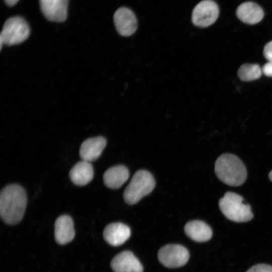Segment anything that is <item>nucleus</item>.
Here are the masks:
<instances>
[{
	"label": "nucleus",
	"mask_w": 272,
	"mask_h": 272,
	"mask_svg": "<svg viewBox=\"0 0 272 272\" xmlns=\"http://www.w3.org/2000/svg\"><path fill=\"white\" fill-rule=\"evenodd\" d=\"M219 10L217 4L212 0H203L193 9L191 20L199 27H207L214 24L219 16Z\"/></svg>",
	"instance_id": "obj_7"
},
{
	"label": "nucleus",
	"mask_w": 272,
	"mask_h": 272,
	"mask_svg": "<svg viewBox=\"0 0 272 272\" xmlns=\"http://www.w3.org/2000/svg\"><path fill=\"white\" fill-rule=\"evenodd\" d=\"M106 140L99 136L87 139L81 145L80 156L82 160L89 162L97 160L106 145Z\"/></svg>",
	"instance_id": "obj_11"
},
{
	"label": "nucleus",
	"mask_w": 272,
	"mask_h": 272,
	"mask_svg": "<svg viewBox=\"0 0 272 272\" xmlns=\"http://www.w3.org/2000/svg\"><path fill=\"white\" fill-rule=\"evenodd\" d=\"M236 15L243 23L253 25L262 19L264 12L262 8L256 4L248 2L239 6L236 10Z\"/></svg>",
	"instance_id": "obj_14"
},
{
	"label": "nucleus",
	"mask_w": 272,
	"mask_h": 272,
	"mask_svg": "<svg viewBox=\"0 0 272 272\" xmlns=\"http://www.w3.org/2000/svg\"><path fill=\"white\" fill-rule=\"evenodd\" d=\"M246 272H272V266L267 264H257Z\"/></svg>",
	"instance_id": "obj_19"
},
{
	"label": "nucleus",
	"mask_w": 272,
	"mask_h": 272,
	"mask_svg": "<svg viewBox=\"0 0 272 272\" xmlns=\"http://www.w3.org/2000/svg\"><path fill=\"white\" fill-rule=\"evenodd\" d=\"M158 258L165 266L176 268L185 265L189 258L188 250L179 244H168L159 250Z\"/></svg>",
	"instance_id": "obj_6"
},
{
	"label": "nucleus",
	"mask_w": 272,
	"mask_h": 272,
	"mask_svg": "<svg viewBox=\"0 0 272 272\" xmlns=\"http://www.w3.org/2000/svg\"><path fill=\"white\" fill-rule=\"evenodd\" d=\"M41 11L50 21L61 22L67 16L68 0H39Z\"/></svg>",
	"instance_id": "obj_9"
},
{
	"label": "nucleus",
	"mask_w": 272,
	"mask_h": 272,
	"mask_svg": "<svg viewBox=\"0 0 272 272\" xmlns=\"http://www.w3.org/2000/svg\"><path fill=\"white\" fill-rule=\"evenodd\" d=\"M262 73L266 76L272 77V62H268L261 68Z\"/></svg>",
	"instance_id": "obj_21"
},
{
	"label": "nucleus",
	"mask_w": 272,
	"mask_h": 272,
	"mask_svg": "<svg viewBox=\"0 0 272 272\" xmlns=\"http://www.w3.org/2000/svg\"><path fill=\"white\" fill-rule=\"evenodd\" d=\"M130 234V229L126 225L113 223L105 228L103 237L110 245L118 246L123 244L129 238Z\"/></svg>",
	"instance_id": "obj_12"
},
{
	"label": "nucleus",
	"mask_w": 272,
	"mask_h": 272,
	"mask_svg": "<svg viewBox=\"0 0 272 272\" xmlns=\"http://www.w3.org/2000/svg\"><path fill=\"white\" fill-rule=\"evenodd\" d=\"M93 168L90 162L82 160L77 163L69 173L71 181L78 186H84L93 179Z\"/></svg>",
	"instance_id": "obj_15"
},
{
	"label": "nucleus",
	"mask_w": 272,
	"mask_h": 272,
	"mask_svg": "<svg viewBox=\"0 0 272 272\" xmlns=\"http://www.w3.org/2000/svg\"><path fill=\"white\" fill-rule=\"evenodd\" d=\"M27 203L24 189L16 184L4 187L0 193V214L7 224L15 225L23 219Z\"/></svg>",
	"instance_id": "obj_1"
},
{
	"label": "nucleus",
	"mask_w": 272,
	"mask_h": 272,
	"mask_svg": "<svg viewBox=\"0 0 272 272\" xmlns=\"http://www.w3.org/2000/svg\"><path fill=\"white\" fill-rule=\"evenodd\" d=\"M19 0H5L7 5L13 6L16 4Z\"/></svg>",
	"instance_id": "obj_22"
},
{
	"label": "nucleus",
	"mask_w": 272,
	"mask_h": 272,
	"mask_svg": "<svg viewBox=\"0 0 272 272\" xmlns=\"http://www.w3.org/2000/svg\"><path fill=\"white\" fill-rule=\"evenodd\" d=\"M215 172L221 181L232 186L242 185L247 178L244 164L238 157L231 154H223L217 158Z\"/></svg>",
	"instance_id": "obj_2"
},
{
	"label": "nucleus",
	"mask_w": 272,
	"mask_h": 272,
	"mask_svg": "<svg viewBox=\"0 0 272 272\" xmlns=\"http://www.w3.org/2000/svg\"><path fill=\"white\" fill-rule=\"evenodd\" d=\"M114 23L117 31L123 36L132 35L138 27L137 18L129 9L121 7L114 13Z\"/></svg>",
	"instance_id": "obj_8"
},
{
	"label": "nucleus",
	"mask_w": 272,
	"mask_h": 272,
	"mask_svg": "<svg viewBox=\"0 0 272 272\" xmlns=\"http://www.w3.org/2000/svg\"><path fill=\"white\" fill-rule=\"evenodd\" d=\"M74 223L68 215L58 217L54 224V237L56 241L63 245L71 242L75 237Z\"/></svg>",
	"instance_id": "obj_13"
},
{
	"label": "nucleus",
	"mask_w": 272,
	"mask_h": 272,
	"mask_svg": "<svg viewBox=\"0 0 272 272\" xmlns=\"http://www.w3.org/2000/svg\"><path fill=\"white\" fill-rule=\"evenodd\" d=\"M30 30L26 21L20 17H11L4 24L1 35V49L3 45H13L25 41Z\"/></svg>",
	"instance_id": "obj_5"
},
{
	"label": "nucleus",
	"mask_w": 272,
	"mask_h": 272,
	"mask_svg": "<svg viewBox=\"0 0 272 272\" xmlns=\"http://www.w3.org/2000/svg\"><path fill=\"white\" fill-rule=\"evenodd\" d=\"M155 184L151 173L144 170L137 171L124 190V201L129 205L137 203L154 189Z\"/></svg>",
	"instance_id": "obj_4"
},
{
	"label": "nucleus",
	"mask_w": 272,
	"mask_h": 272,
	"mask_svg": "<svg viewBox=\"0 0 272 272\" xmlns=\"http://www.w3.org/2000/svg\"><path fill=\"white\" fill-rule=\"evenodd\" d=\"M262 73V69L257 64L245 63L241 65L238 71L239 79L245 82L257 80Z\"/></svg>",
	"instance_id": "obj_18"
},
{
	"label": "nucleus",
	"mask_w": 272,
	"mask_h": 272,
	"mask_svg": "<svg viewBox=\"0 0 272 272\" xmlns=\"http://www.w3.org/2000/svg\"><path fill=\"white\" fill-rule=\"evenodd\" d=\"M128 169L123 165H116L108 169L103 175V181L106 186L112 189L120 187L128 179Z\"/></svg>",
	"instance_id": "obj_17"
},
{
	"label": "nucleus",
	"mask_w": 272,
	"mask_h": 272,
	"mask_svg": "<svg viewBox=\"0 0 272 272\" xmlns=\"http://www.w3.org/2000/svg\"><path fill=\"white\" fill-rule=\"evenodd\" d=\"M243 198L232 192H227L219 201V208L228 219L235 222H246L253 217L250 206L242 202Z\"/></svg>",
	"instance_id": "obj_3"
},
{
	"label": "nucleus",
	"mask_w": 272,
	"mask_h": 272,
	"mask_svg": "<svg viewBox=\"0 0 272 272\" xmlns=\"http://www.w3.org/2000/svg\"><path fill=\"white\" fill-rule=\"evenodd\" d=\"M263 54L264 57L269 62H272V41L268 42L265 45Z\"/></svg>",
	"instance_id": "obj_20"
},
{
	"label": "nucleus",
	"mask_w": 272,
	"mask_h": 272,
	"mask_svg": "<svg viewBox=\"0 0 272 272\" xmlns=\"http://www.w3.org/2000/svg\"><path fill=\"white\" fill-rule=\"evenodd\" d=\"M184 231L191 239L198 242L209 240L213 235L211 228L205 222L200 220L188 222L184 227Z\"/></svg>",
	"instance_id": "obj_16"
},
{
	"label": "nucleus",
	"mask_w": 272,
	"mask_h": 272,
	"mask_svg": "<svg viewBox=\"0 0 272 272\" xmlns=\"http://www.w3.org/2000/svg\"><path fill=\"white\" fill-rule=\"evenodd\" d=\"M114 272H143L139 260L129 251H123L116 255L111 262Z\"/></svg>",
	"instance_id": "obj_10"
},
{
	"label": "nucleus",
	"mask_w": 272,
	"mask_h": 272,
	"mask_svg": "<svg viewBox=\"0 0 272 272\" xmlns=\"http://www.w3.org/2000/svg\"><path fill=\"white\" fill-rule=\"evenodd\" d=\"M268 177L270 180L272 181V170L269 173Z\"/></svg>",
	"instance_id": "obj_23"
}]
</instances>
